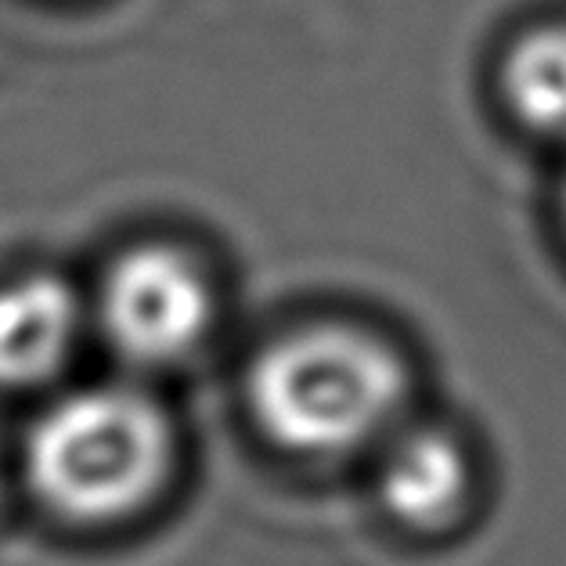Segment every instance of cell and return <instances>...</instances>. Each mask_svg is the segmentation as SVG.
Masks as SVG:
<instances>
[{"label": "cell", "instance_id": "5b68a950", "mask_svg": "<svg viewBox=\"0 0 566 566\" xmlns=\"http://www.w3.org/2000/svg\"><path fill=\"white\" fill-rule=\"evenodd\" d=\"M469 465L462 448L437 430L400 437L379 473L386 509L408 527H440L465 499Z\"/></svg>", "mask_w": 566, "mask_h": 566}, {"label": "cell", "instance_id": "277c9868", "mask_svg": "<svg viewBox=\"0 0 566 566\" xmlns=\"http://www.w3.org/2000/svg\"><path fill=\"white\" fill-rule=\"evenodd\" d=\"M80 303L54 274H25L0 285V386L54 376L73 350Z\"/></svg>", "mask_w": 566, "mask_h": 566}, {"label": "cell", "instance_id": "3957f363", "mask_svg": "<svg viewBox=\"0 0 566 566\" xmlns=\"http://www.w3.org/2000/svg\"><path fill=\"white\" fill-rule=\"evenodd\" d=\"M202 271L170 245H137L108 268L98 314L108 343L134 365H170L210 325Z\"/></svg>", "mask_w": 566, "mask_h": 566}, {"label": "cell", "instance_id": "7a4b0ae2", "mask_svg": "<svg viewBox=\"0 0 566 566\" xmlns=\"http://www.w3.org/2000/svg\"><path fill=\"white\" fill-rule=\"evenodd\" d=\"M250 400L264 433L300 454H336L371 440L405 400V365L357 328L293 333L256 357Z\"/></svg>", "mask_w": 566, "mask_h": 566}, {"label": "cell", "instance_id": "6da1fadb", "mask_svg": "<svg viewBox=\"0 0 566 566\" xmlns=\"http://www.w3.org/2000/svg\"><path fill=\"white\" fill-rule=\"evenodd\" d=\"M170 422L130 386H91L51 405L25 437V480L65 520L105 523L142 509L170 469Z\"/></svg>", "mask_w": 566, "mask_h": 566}, {"label": "cell", "instance_id": "8992f818", "mask_svg": "<svg viewBox=\"0 0 566 566\" xmlns=\"http://www.w3.org/2000/svg\"><path fill=\"white\" fill-rule=\"evenodd\" d=\"M502 87L523 123L566 137V25L523 36L505 59Z\"/></svg>", "mask_w": 566, "mask_h": 566}]
</instances>
